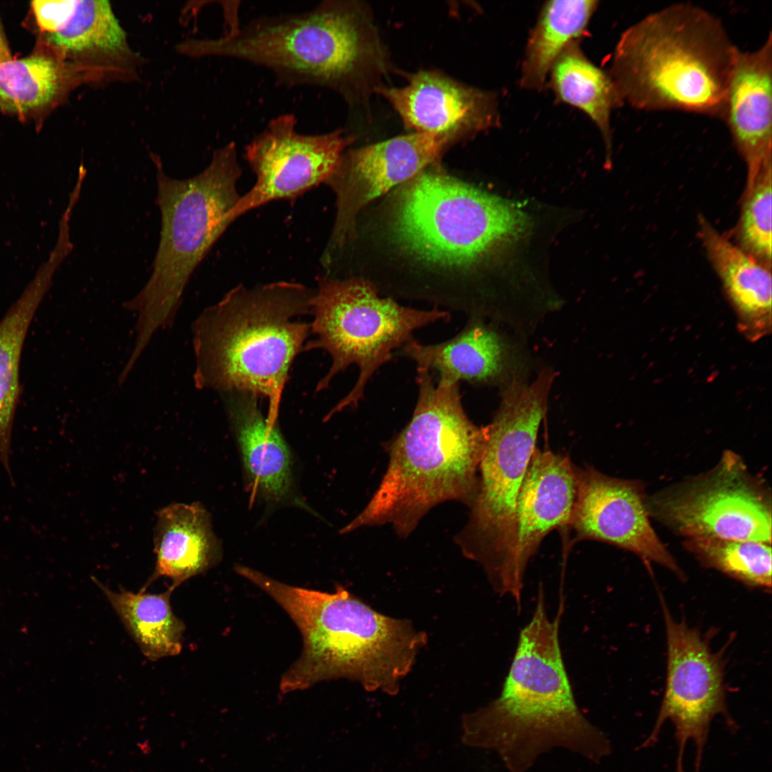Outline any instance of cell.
<instances>
[{"mask_svg": "<svg viewBox=\"0 0 772 772\" xmlns=\"http://www.w3.org/2000/svg\"><path fill=\"white\" fill-rule=\"evenodd\" d=\"M560 618H548L540 588L499 696L462 718L463 743L495 751L510 772H526L554 748L594 763L611 751L608 738L575 702L560 646Z\"/></svg>", "mask_w": 772, "mask_h": 772, "instance_id": "obj_1", "label": "cell"}, {"mask_svg": "<svg viewBox=\"0 0 772 772\" xmlns=\"http://www.w3.org/2000/svg\"><path fill=\"white\" fill-rule=\"evenodd\" d=\"M234 570L271 596L302 636L301 655L281 678L282 694L345 678L368 691L395 695L426 641L409 621L379 613L342 587L322 592L284 584L242 565Z\"/></svg>", "mask_w": 772, "mask_h": 772, "instance_id": "obj_2", "label": "cell"}, {"mask_svg": "<svg viewBox=\"0 0 772 772\" xmlns=\"http://www.w3.org/2000/svg\"><path fill=\"white\" fill-rule=\"evenodd\" d=\"M418 395L412 417L391 442L389 462L365 509L341 533L391 524L409 535L431 508L447 500L470 504L485 427H478L462 407L460 383L439 380L417 368Z\"/></svg>", "mask_w": 772, "mask_h": 772, "instance_id": "obj_3", "label": "cell"}, {"mask_svg": "<svg viewBox=\"0 0 772 772\" xmlns=\"http://www.w3.org/2000/svg\"><path fill=\"white\" fill-rule=\"evenodd\" d=\"M314 293L286 281L239 284L206 308L192 325L195 387L266 397L277 423L290 368L310 336L300 317L310 315Z\"/></svg>", "mask_w": 772, "mask_h": 772, "instance_id": "obj_4", "label": "cell"}, {"mask_svg": "<svg viewBox=\"0 0 772 772\" xmlns=\"http://www.w3.org/2000/svg\"><path fill=\"white\" fill-rule=\"evenodd\" d=\"M739 49L721 20L691 3L663 7L619 37L607 71L621 105L723 120Z\"/></svg>", "mask_w": 772, "mask_h": 772, "instance_id": "obj_5", "label": "cell"}, {"mask_svg": "<svg viewBox=\"0 0 772 772\" xmlns=\"http://www.w3.org/2000/svg\"><path fill=\"white\" fill-rule=\"evenodd\" d=\"M237 145L217 149L209 164L184 179L159 166L157 202L161 232L150 277L124 307L138 315L133 350L142 354L159 329L173 325L193 272L231 224L229 215L240 198L242 175Z\"/></svg>", "mask_w": 772, "mask_h": 772, "instance_id": "obj_6", "label": "cell"}, {"mask_svg": "<svg viewBox=\"0 0 772 772\" xmlns=\"http://www.w3.org/2000/svg\"><path fill=\"white\" fill-rule=\"evenodd\" d=\"M359 6L323 1L308 10L255 18L212 39L194 40L189 52L264 67L290 86L327 88L352 99L366 61L375 54Z\"/></svg>", "mask_w": 772, "mask_h": 772, "instance_id": "obj_7", "label": "cell"}, {"mask_svg": "<svg viewBox=\"0 0 772 772\" xmlns=\"http://www.w3.org/2000/svg\"><path fill=\"white\" fill-rule=\"evenodd\" d=\"M530 217L503 199L440 172L422 171L400 189L392 233L430 265L467 269L523 238Z\"/></svg>", "mask_w": 772, "mask_h": 772, "instance_id": "obj_8", "label": "cell"}, {"mask_svg": "<svg viewBox=\"0 0 772 772\" xmlns=\"http://www.w3.org/2000/svg\"><path fill=\"white\" fill-rule=\"evenodd\" d=\"M553 380V373L544 370L530 384L520 378L509 382L492 422L485 427L480 480L457 543L465 555L483 567L496 593L505 587L518 497L536 448Z\"/></svg>", "mask_w": 772, "mask_h": 772, "instance_id": "obj_9", "label": "cell"}, {"mask_svg": "<svg viewBox=\"0 0 772 772\" xmlns=\"http://www.w3.org/2000/svg\"><path fill=\"white\" fill-rule=\"evenodd\" d=\"M312 321L305 351L321 349L332 364L316 387L320 392L352 364L359 369L354 387L325 416L356 407L374 374L392 358L393 350L412 339L420 328L449 321L450 314L437 306L430 310L400 305L378 295L375 287L362 278L320 277L311 301Z\"/></svg>", "mask_w": 772, "mask_h": 772, "instance_id": "obj_10", "label": "cell"}, {"mask_svg": "<svg viewBox=\"0 0 772 772\" xmlns=\"http://www.w3.org/2000/svg\"><path fill=\"white\" fill-rule=\"evenodd\" d=\"M646 506L687 539L771 543L770 498L732 452L707 474L657 494Z\"/></svg>", "mask_w": 772, "mask_h": 772, "instance_id": "obj_11", "label": "cell"}, {"mask_svg": "<svg viewBox=\"0 0 772 772\" xmlns=\"http://www.w3.org/2000/svg\"><path fill=\"white\" fill-rule=\"evenodd\" d=\"M662 608L667 642L665 688L654 727L641 748L653 746L669 720L678 746L676 771L685 772L683 756L689 741L696 746L698 771L713 719L723 715L734 728L726 708L724 665L697 629L674 619L663 600Z\"/></svg>", "mask_w": 772, "mask_h": 772, "instance_id": "obj_12", "label": "cell"}, {"mask_svg": "<svg viewBox=\"0 0 772 772\" xmlns=\"http://www.w3.org/2000/svg\"><path fill=\"white\" fill-rule=\"evenodd\" d=\"M294 114L272 119L244 147V157L256 176L229 215L232 223L272 201L294 200L325 183L356 137L342 129L318 134L298 132Z\"/></svg>", "mask_w": 772, "mask_h": 772, "instance_id": "obj_13", "label": "cell"}, {"mask_svg": "<svg viewBox=\"0 0 772 772\" xmlns=\"http://www.w3.org/2000/svg\"><path fill=\"white\" fill-rule=\"evenodd\" d=\"M450 142L436 134L412 132L345 150L325 182L336 196L337 208L327 252L354 237L362 208L425 170Z\"/></svg>", "mask_w": 772, "mask_h": 772, "instance_id": "obj_14", "label": "cell"}, {"mask_svg": "<svg viewBox=\"0 0 772 772\" xmlns=\"http://www.w3.org/2000/svg\"><path fill=\"white\" fill-rule=\"evenodd\" d=\"M575 472L576 498L570 527L576 540L615 545L684 578L650 523L638 482L612 477L590 467H576Z\"/></svg>", "mask_w": 772, "mask_h": 772, "instance_id": "obj_15", "label": "cell"}, {"mask_svg": "<svg viewBox=\"0 0 772 772\" xmlns=\"http://www.w3.org/2000/svg\"><path fill=\"white\" fill-rule=\"evenodd\" d=\"M576 467L550 450H534L518 497L515 533L503 596L520 609L524 575L543 538L570 527L576 498Z\"/></svg>", "mask_w": 772, "mask_h": 772, "instance_id": "obj_16", "label": "cell"}, {"mask_svg": "<svg viewBox=\"0 0 772 772\" xmlns=\"http://www.w3.org/2000/svg\"><path fill=\"white\" fill-rule=\"evenodd\" d=\"M386 98L414 132L453 139L474 136L500 124L495 93L457 81L437 71H420L400 88L381 87Z\"/></svg>", "mask_w": 772, "mask_h": 772, "instance_id": "obj_17", "label": "cell"}, {"mask_svg": "<svg viewBox=\"0 0 772 772\" xmlns=\"http://www.w3.org/2000/svg\"><path fill=\"white\" fill-rule=\"evenodd\" d=\"M732 140L747 167L746 189L771 165L772 38L756 50L739 49L730 79L725 114Z\"/></svg>", "mask_w": 772, "mask_h": 772, "instance_id": "obj_18", "label": "cell"}, {"mask_svg": "<svg viewBox=\"0 0 772 772\" xmlns=\"http://www.w3.org/2000/svg\"><path fill=\"white\" fill-rule=\"evenodd\" d=\"M224 396L252 492L269 503L296 500L290 448L277 423L272 422L262 412L259 397L243 392Z\"/></svg>", "mask_w": 772, "mask_h": 772, "instance_id": "obj_19", "label": "cell"}, {"mask_svg": "<svg viewBox=\"0 0 772 772\" xmlns=\"http://www.w3.org/2000/svg\"><path fill=\"white\" fill-rule=\"evenodd\" d=\"M402 349V355L413 360L417 368L437 372L439 380L450 382L496 383L508 377L516 365L510 342L475 315L450 340L425 345L412 338Z\"/></svg>", "mask_w": 772, "mask_h": 772, "instance_id": "obj_20", "label": "cell"}, {"mask_svg": "<svg viewBox=\"0 0 772 772\" xmlns=\"http://www.w3.org/2000/svg\"><path fill=\"white\" fill-rule=\"evenodd\" d=\"M154 533L156 563L154 573L142 588L156 579L171 580L174 590L201 574L220 559L221 549L209 514L199 503H173L157 513Z\"/></svg>", "mask_w": 772, "mask_h": 772, "instance_id": "obj_21", "label": "cell"}, {"mask_svg": "<svg viewBox=\"0 0 772 772\" xmlns=\"http://www.w3.org/2000/svg\"><path fill=\"white\" fill-rule=\"evenodd\" d=\"M698 223L701 239L736 312L740 330L751 340L765 336L771 326V267L730 242L703 216Z\"/></svg>", "mask_w": 772, "mask_h": 772, "instance_id": "obj_22", "label": "cell"}, {"mask_svg": "<svg viewBox=\"0 0 772 772\" xmlns=\"http://www.w3.org/2000/svg\"><path fill=\"white\" fill-rule=\"evenodd\" d=\"M548 83L558 102L583 112L599 130L610 161L613 109L621 107L615 86L607 71L585 54L580 40L569 44L554 63Z\"/></svg>", "mask_w": 772, "mask_h": 772, "instance_id": "obj_23", "label": "cell"}, {"mask_svg": "<svg viewBox=\"0 0 772 772\" xmlns=\"http://www.w3.org/2000/svg\"><path fill=\"white\" fill-rule=\"evenodd\" d=\"M598 4L594 0H553L543 5L527 41L520 71L522 88L541 91L546 86L560 54L588 34Z\"/></svg>", "mask_w": 772, "mask_h": 772, "instance_id": "obj_24", "label": "cell"}, {"mask_svg": "<svg viewBox=\"0 0 772 772\" xmlns=\"http://www.w3.org/2000/svg\"><path fill=\"white\" fill-rule=\"evenodd\" d=\"M125 628L149 660L178 655L182 648L185 625L172 610L171 588L161 593H134L121 588L113 591L96 579Z\"/></svg>", "mask_w": 772, "mask_h": 772, "instance_id": "obj_25", "label": "cell"}, {"mask_svg": "<svg viewBox=\"0 0 772 772\" xmlns=\"http://www.w3.org/2000/svg\"><path fill=\"white\" fill-rule=\"evenodd\" d=\"M71 69L46 53L0 62V111L29 115L51 107L65 91Z\"/></svg>", "mask_w": 772, "mask_h": 772, "instance_id": "obj_26", "label": "cell"}, {"mask_svg": "<svg viewBox=\"0 0 772 772\" xmlns=\"http://www.w3.org/2000/svg\"><path fill=\"white\" fill-rule=\"evenodd\" d=\"M41 297L33 290L0 322V460L9 467L14 409L19 394V367L25 336Z\"/></svg>", "mask_w": 772, "mask_h": 772, "instance_id": "obj_27", "label": "cell"}, {"mask_svg": "<svg viewBox=\"0 0 772 772\" xmlns=\"http://www.w3.org/2000/svg\"><path fill=\"white\" fill-rule=\"evenodd\" d=\"M685 545L705 566L718 570L748 587L771 590V544L701 538L687 539Z\"/></svg>", "mask_w": 772, "mask_h": 772, "instance_id": "obj_28", "label": "cell"}, {"mask_svg": "<svg viewBox=\"0 0 772 772\" xmlns=\"http://www.w3.org/2000/svg\"><path fill=\"white\" fill-rule=\"evenodd\" d=\"M45 41L56 52L78 54L89 50L118 51L124 48L126 34L107 1H76L64 26L45 34Z\"/></svg>", "mask_w": 772, "mask_h": 772, "instance_id": "obj_29", "label": "cell"}, {"mask_svg": "<svg viewBox=\"0 0 772 772\" xmlns=\"http://www.w3.org/2000/svg\"><path fill=\"white\" fill-rule=\"evenodd\" d=\"M771 165L745 190L737 228L739 247L771 268Z\"/></svg>", "mask_w": 772, "mask_h": 772, "instance_id": "obj_30", "label": "cell"}, {"mask_svg": "<svg viewBox=\"0 0 772 772\" xmlns=\"http://www.w3.org/2000/svg\"><path fill=\"white\" fill-rule=\"evenodd\" d=\"M76 1H35L32 8L40 29L51 34L61 28L71 15Z\"/></svg>", "mask_w": 772, "mask_h": 772, "instance_id": "obj_31", "label": "cell"}, {"mask_svg": "<svg viewBox=\"0 0 772 772\" xmlns=\"http://www.w3.org/2000/svg\"><path fill=\"white\" fill-rule=\"evenodd\" d=\"M11 59L10 51L0 29V62Z\"/></svg>", "mask_w": 772, "mask_h": 772, "instance_id": "obj_32", "label": "cell"}]
</instances>
